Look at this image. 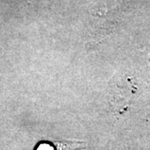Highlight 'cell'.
<instances>
[{
  "mask_svg": "<svg viewBox=\"0 0 150 150\" xmlns=\"http://www.w3.org/2000/svg\"><path fill=\"white\" fill-rule=\"evenodd\" d=\"M86 147L83 141L77 140H57L43 142L38 145L37 150H79Z\"/></svg>",
  "mask_w": 150,
  "mask_h": 150,
  "instance_id": "6da1fadb",
  "label": "cell"
}]
</instances>
